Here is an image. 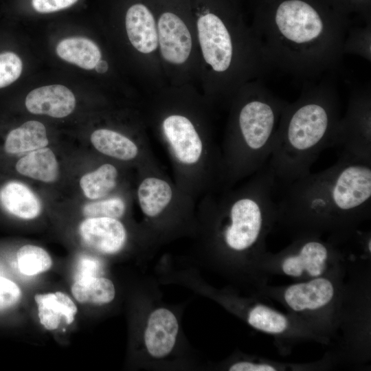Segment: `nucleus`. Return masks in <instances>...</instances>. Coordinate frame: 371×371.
Here are the masks:
<instances>
[{"label":"nucleus","mask_w":371,"mask_h":371,"mask_svg":"<svg viewBox=\"0 0 371 371\" xmlns=\"http://www.w3.org/2000/svg\"><path fill=\"white\" fill-rule=\"evenodd\" d=\"M349 21L324 0H265L251 31L267 69L307 78L339 65Z\"/></svg>","instance_id":"1"},{"label":"nucleus","mask_w":371,"mask_h":371,"mask_svg":"<svg viewBox=\"0 0 371 371\" xmlns=\"http://www.w3.org/2000/svg\"><path fill=\"white\" fill-rule=\"evenodd\" d=\"M371 216V164L339 155L332 166L277 189L276 225L292 238L322 237L336 245Z\"/></svg>","instance_id":"2"},{"label":"nucleus","mask_w":371,"mask_h":371,"mask_svg":"<svg viewBox=\"0 0 371 371\" xmlns=\"http://www.w3.org/2000/svg\"><path fill=\"white\" fill-rule=\"evenodd\" d=\"M341 117L339 97L328 82L306 87L297 100L286 102L268 160L277 188L311 172L319 154L333 146Z\"/></svg>","instance_id":"3"},{"label":"nucleus","mask_w":371,"mask_h":371,"mask_svg":"<svg viewBox=\"0 0 371 371\" xmlns=\"http://www.w3.org/2000/svg\"><path fill=\"white\" fill-rule=\"evenodd\" d=\"M234 196L223 212V254L228 265L247 276L257 289L267 284L259 265L277 218L276 180L268 162L256 172L243 192Z\"/></svg>","instance_id":"4"},{"label":"nucleus","mask_w":371,"mask_h":371,"mask_svg":"<svg viewBox=\"0 0 371 371\" xmlns=\"http://www.w3.org/2000/svg\"><path fill=\"white\" fill-rule=\"evenodd\" d=\"M198 38L206 64L220 87L234 89L267 70L251 31L242 21L236 0H192Z\"/></svg>","instance_id":"5"},{"label":"nucleus","mask_w":371,"mask_h":371,"mask_svg":"<svg viewBox=\"0 0 371 371\" xmlns=\"http://www.w3.org/2000/svg\"><path fill=\"white\" fill-rule=\"evenodd\" d=\"M346 271L286 285L266 284L256 289L257 295L280 304L323 345L329 346L337 335Z\"/></svg>","instance_id":"6"},{"label":"nucleus","mask_w":371,"mask_h":371,"mask_svg":"<svg viewBox=\"0 0 371 371\" xmlns=\"http://www.w3.org/2000/svg\"><path fill=\"white\" fill-rule=\"evenodd\" d=\"M234 118L238 139L234 172H257L268 161L282 112L287 102L256 82L243 88Z\"/></svg>","instance_id":"7"},{"label":"nucleus","mask_w":371,"mask_h":371,"mask_svg":"<svg viewBox=\"0 0 371 371\" xmlns=\"http://www.w3.org/2000/svg\"><path fill=\"white\" fill-rule=\"evenodd\" d=\"M371 260H348L335 346V365L362 366L371 359Z\"/></svg>","instance_id":"8"},{"label":"nucleus","mask_w":371,"mask_h":371,"mask_svg":"<svg viewBox=\"0 0 371 371\" xmlns=\"http://www.w3.org/2000/svg\"><path fill=\"white\" fill-rule=\"evenodd\" d=\"M292 239L279 252L265 254L259 265L264 278L283 276L303 281L346 269L347 256L336 245L315 235Z\"/></svg>","instance_id":"9"},{"label":"nucleus","mask_w":371,"mask_h":371,"mask_svg":"<svg viewBox=\"0 0 371 371\" xmlns=\"http://www.w3.org/2000/svg\"><path fill=\"white\" fill-rule=\"evenodd\" d=\"M333 146L339 155L371 164V95L370 87L350 97L347 111L339 122Z\"/></svg>","instance_id":"10"},{"label":"nucleus","mask_w":371,"mask_h":371,"mask_svg":"<svg viewBox=\"0 0 371 371\" xmlns=\"http://www.w3.org/2000/svg\"><path fill=\"white\" fill-rule=\"evenodd\" d=\"M150 1L131 4L125 15V26L132 45L142 54H150L158 47L157 22Z\"/></svg>","instance_id":"11"},{"label":"nucleus","mask_w":371,"mask_h":371,"mask_svg":"<svg viewBox=\"0 0 371 371\" xmlns=\"http://www.w3.org/2000/svg\"><path fill=\"white\" fill-rule=\"evenodd\" d=\"M79 232L88 247L104 254L119 251L126 239V229L122 223L112 218H88L80 225Z\"/></svg>","instance_id":"12"},{"label":"nucleus","mask_w":371,"mask_h":371,"mask_svg":"<svg viewBox=\"0 0 371 371\" xmlns=\"http://www.w3.org/2000/svg\"><path fill=\"white\" fill-rule=\"evenodd\" d=\"M164 133L175 156L182 163L193 164L202 153L201 139L193 124L186 117L171 115L163 122Z\"/></svg>","instance_id":"13"},{"label":"nucleus","mask_w":371,"mask_h":371,"mask_svg":"<svg viewBox=\"0 0 371 371\" xmlns=\"http://www.w3.org/2000/svg\"><path fill=\"white\" fill-rule=\"evenodd\" d=\"M179 331L176 316L170 310L159 308L148 316L144 331L148 352L155 358H163L172 350Z\"/></svg>","instance_id":"14"},{"label":"nucleus","mask_w":371,"mask_h":371,"mask_svg":"<svg viewBox=\"0 0 371 371\" xmlns=\"http://www.w3.org/2000/svg\"><path fill=\"white\" fill-rule=\"evenodd\" d=\"M25 104L32 113L60 118L67 116L74 111L76 99L66 87L52 85L31 91L25 98Z\"/></svg>","instance_id":"15"},{"label":"nucleus","mask_w":371,"mask_h":371,"mask_svg":"<svg viewBox=\"0 0 371 371\" xmlns=\"http://www.w3.org/2000/svg\"><path fill=\"white\" fill-rule=\"evenodd\" d=\"M34 300L38 306L39 321L45 328L56 330L74 321L77 306L66 293L56 291L36 294Z\"/></svg>","instance_id":"16"},{"label":"nucleus","mask_w":371,"mask_h":371,"mask_svg":"<svg viewBox=\"0 0 371 371\" xmlns=\"http://www.w3.org/2000/svg\"><path fill=\"white\" fill-rule=\"evenodd\" d=\"M0 204L8 214L21 219L34 218L41 210L37 196L18 181H9L0 188Z\"/></svg>","instance_id":"17"},{"label":"nucleus","mask_w":371,"mask_h":371,"mask_svg":"<svg viewBox=\"0 0 371 371\" xmlns=\"http://www.w3.org/2000/svg\"><path fill=\"white\" fill-rule=\"evenodd\" d=\"M335 366L330 355L326 352L319 360L308 363L284 362L269 358L243 357L229 364L230 371H324Z\"/></svg>","instance_id":"18"},{"label":"nucleus","mask_w":371,"mask_h":371,"mask_svg":"<svg viewBox=\"0 0 371 371\" xmlns=\"http://www.w3.org/2000/svg\"><path fill=\"white\" fill-rule=\"evenodd\" d=\"M48 144L45 126L34 120L27 121L7 135L3 148L10 155H21Z\"/></svg>","instance_id":"19"},{"label":"nucleus","mask_w":371,"mask_h":371,"mask_svg":"<svg viewBox=\"0 0 371 371\" xmlns=\"http://www.w3.org/2000/svg\"><path fill=\"white\" fill-rule=\"evenodd\" d=\"M15 168L24 176L47 183L54 181L58 175V162L48 148L29 152L17 161Z\"/></svg>","instance_id":"20"},{"label":"nucleus","mask_w":371,"mask_h":371,"mask_svg":"<svg viewBox=\"0 0 371 371\" xmlns=\"http://www.w3.org/2000/svg\"><path fill=\"white\" fill-rule=\"evenodd\" d=\"M71 293L81 304L101 306L114 299L115 289L109 279L89 276L76 279L71 286Z\"/></svg>","instance_id":"21"},{"label":"nucleus","mask_w":371,"mask_h":371,"mask_svg":"<svg viewBox=\"0 0 371 371\" xmlns=\"http://www.w3.org/2000/svg\"><path fill=\"white\" fill-rule=\"evenodd\" d=\"M60 58L78 67L90 70L101 59V52L92 41L84 37H71L61 41L56 47Z\"/></svg>","instance_id":"22"},{"label":"nucleus","mask_w":371,"mask_h":371,"mask_svg":"<svg viewBox=\"0 0 371 371\" xmlns=\"http://www.w3.org/2000/svg\"><path fill=\"white\" fill-rule=\"evenodd\" d=\"M137 195L144 214L155 217L170 203L172 190L166 181L156 177H148L140 183Z\"/></svg>","instance_id":"23"},{"label":"nucleus","mask_w":371,"mask_h":371,"mask_svg":"<svg viewBox=\"0 0 371 371\" xmlns=\"http://www.w3.org/2000/svg\"><path fill=\"white\" fill-rule=\"evenodd\" d=\"M91 142L100 153L121 160L133 159L138 153L137 146L133 141L110 129L95 131L91 135Z\"/></svg>","instance_id":"24"},{"label":"nucleus","mask_w":371,"mask_h":371,"mask_svg":"<svg viewBox=\"0 0 371 371\" xmlns=\"http://www.w3.org/2000/svg\"><path fill=\"white\" fill-rule=\"evenodd\" d=\"M117 177L115 167L105 164L95 171L82 176L80 186L87 198L97 199L104 196L114 188Z\"/></svg>","instance_id":"25"},{"label":"nucleus","mask_w":371,"mask_h":371,"mask_svg":"<svg viewBox=\"0 0 371 371\" xmlns=\"http://www.w3.org/2000/svg\"><path fill=\"white\" fill-rule=\"evenodd\" d=\"M16 258L19 271L28 276L45 272L52 265L49 254L43 248L32 245L21 247L17 251Z\"/></svg>","instance_id":"26"},{"label":"nucleus","mask_w":371,"mask_h":371,"mask_svg":"<svg viewBox=\"0 0 371 371\" xmlns=\"http://www.w3.org/2000/svg\"><path fill=\"white\" fill-rule=\"evenodd\" d=\"M371 23L350 30L344 45V53H351L370 61L371 59Z\"/></svg>","instance_id":"27"},{"label":"nucleus","mask_w":371,"mask_h":371,"mask_svg":"<svg viewBox=\"0 0 371 371\" xmlns=\"http://www.w3.org/2000/svg\"><path fill=\"white\" fill-rule=\"evenodd\" d=\"M336 12L350 20L355 14L367 23H371V0H324Z\"/></svg>","instance_id":"28"},{"label":"nucleus","mask_w":371,"mask_h":371,"mask_svg":"<svg viewBox=\"0 0 371 371\" xmlns=\"http://www.w3.org/2000/svg\"><path fill=\"white\" fill-rule=\"evenodd\" d=\"M83 214L88 218H120L125 212V204L120 198H111L85 205Z\"/></svg>","instance_id":"29"},{"label":"nucleus","mask_w":371,"mask_h":371,"mask_svg":"<svg viewBox=\"0 0 371 371\" xmlns=\"http://www.w3.org/2000/svg\"><path fill=\"white\" fill-rule=\"evenodd\" d=\"M23 64L14 53L8 52L0 54V88L5 87L20 76Z\"/></svg>","instance_id":"30"},{"label":"nucleus","mask_w":371,"mask_h":371,"mask_svg":"<svg viewBox=\"0 0 371 371\" xmlns=\"http://www.w3.org/2000/svg\"><path fill=\"white\" fill-rule=\"evenodd\" d=\"M21 297L20 287L12 280L0 276V311L14 306Z\"/></svg>","instance_id":"31"},{"label":"nucleus","mask_w":371,"mask_h":371,"mask_svg":"<svg viewBox=\"0 0 371 371\" xmlns=\"http://www.w3.org/2000/svg\"><path fill=\"white\" fill-rule=\"evenodd\" d=\"M78 0H32L33 8L41 13H49L67 8Z\"/></svg>","instance_id":"32"},{"label":"nucleus","mask_w":371,"mask_h":371,"mask_svg":"<svg viewBox=\"0 0 371 371\" xmlns=\"http://www.w3.org/2000/svg\"><path fill=\"white\" fill-rule=\"evenodd\" d=\"M96 264L95 262L91 260L84 259L79 265V276L78 278L89 276H95L94 273L97 269Z\"/></svg>","instance_id":"33"},{"label":"nucleus","mask_w":371,"mask_h":371,"mask_svg":"<svg viewBox=\"0 0 371 371\" xmlns=\"http://www.w3.org/2000/svg\"><path fill=\"white\" fill-rule=\"evenodd\" d=\"M94 69L96 70L98 73H100V74L105 73L108 69V64L106 61L100 59L97 63Z\"/></svg>","instance_id":"34"},{"label":"nucleus","mask_w":371,"mask_h":371,"mask_svg":"<svg viewBox=\"0 0 371 371\" xmlns=\"http://www.w3.org/2000/svg\"><path fill=\"white\" fill-rule=\"evenodd\" d=\"M256 1H258V2H260V1H265V0H256Z\"/></svg>","instance_id":"35"}]
</instances>
